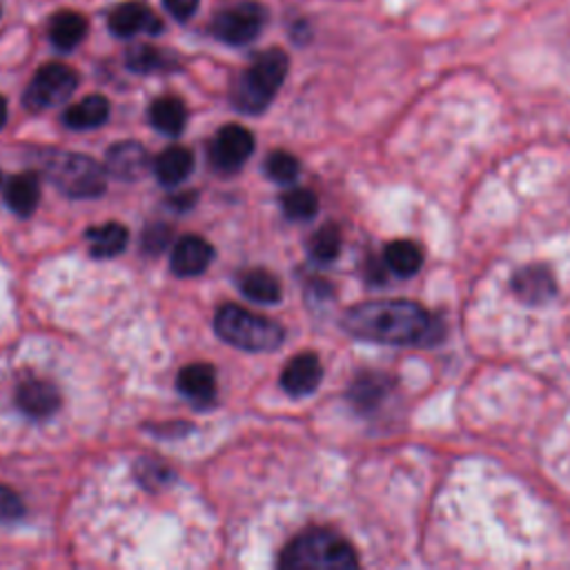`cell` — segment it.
Instances as JSON below:
<instances>
[{
    "label": "cell",
    "instance_id": "obj_26",
    "mask_svg": "<svg viewBox=\"0 0 570 570\" xmlns=\"http://www.w3.org/2000/svg\"><path fill=\"white\" fill-rule=\"evenodd\" d=\"M265 174L276 183H292L298 176V160L289 151L276 149L265 158Z\"/></svg>",
    "mask_w": 570,
    "mask_h": 570
},
{
    "label": "cell",
    "instance_id": "obj_12",
    "mask_svg": "<svg viewBox=\"0 0 570 570\" xmlns=\"http://www.w3.org/2000/svg\"><path fill=\"white\" fill-rule=\"evenodd\" d=\"M149 167L147 149L136 140H122L107 151L105 169L120 180H136Z\"/></svg>",
    "mask_w": 570,
    "mask_h": 570
},
{
    "label": "cell",
    "instance_id": "obj_4",
    "mask_svg": "<svg viewBox=\"0 0 570 570\" xmlns=\"http://www.w3.org/2000/svg\"><path fill=\"white\" fill-rule=\"evenodd\" d=\"M216 334L245 352H274L283 345L285 330L265 316L238 305H223L214 318Z\"/></svg>",
    "mask_w": 570,
    "mask_h": 570
},
{
    "label": "cell",
    "instance_id": "obj_8",
    "mask_svg": "<svg viewBox=\"0 0 570 570\" xmlns=\"http://www.w3.org/2000/svg\"><path fill=\"white\" fill-rule=\"evenodd\" d=\"M252 151H254V136L240 125H225L214 136V142L209 147V158L218 171L234 174L245 165Z\"/></svg>",
    "mask_w": 570,
    "mask_h": 570
},
{
    "label": "cell",
    "instance_id": "obj_6",
    "mask_svg": "<svg viewBox=\"0 0 570 570\" xmlns=\"http://www.w3.org/2000/svg\"><path fill=\"white\" fill-rule=\"evenodd\" d=\"M78 85V76L62 62H49L36 71L24 89V105L33 111L49 109L67 100Z\"/></svg>",
    "mask_w": 570,
    "mask_h": 570
},
{
    "label": "cell",
    "instance_id": "obj_33",
    "mask_svg": "<svg viewBox=\"0 0 570 570\" xmlns=\"http://www.w3.org/2000/svg\"><path fill=\"white\" fill-rule=\"evenodd\" d=\"M0 178H2V176H0Z\"/></svg>",
    "mask_w": 570,
    "mask_h": 570
},
{
    "label": "cell",
    "instance_id": "obj_18",
    "mask_svg": "<svg viewBox=\"0 0 570 570\" xmlns=\"http://www.w3.org/2000/svg\"><path fill=\"white\" fill-rule=\"evenodd\" d=\"M109 118V102L100 94H91L80 102L71 105L62 120L69 129H96Z\"/></svg>",
    "mask_w": 570,
    "mask_h": 570
},
{
    "label": "cell",
    "instance_id": "obj_31",
    "mask_svg": "<svg viewBox=\"0 0 570 570\" xmlns=\"http://www.w3.org/2000/svg\"><path fill=\"white\" fill-rule=\"evenodd\" d=\"M169 240V232L165 227H154V229H147L145 234V249L147 252H160Z\"/></svg>",
    "mask_w": 570,
    "mask_h": 570
},
{
    "label": "cell",
    "instance_id": "obj_16",
    "mask_svg": "<svg viewBox=\"0 0 570 570\" xmlns=\"http://www.w3.org/2000/svg\"><path fill=\"white\" fill-rule=\"evenodd\" d=\"M7 205L18 216H31L40 203V178L33 171L16 174L4 187Z\"/></svg>",
    "mask_w": 570,
    "mask_h": 570
},
{
    "label": "cell",
    "instance_id": "obj_25",
    "mask_svg": "<svg viewBox=\"0 0 570 570\" xmlns=\"http://www.w3.org/2000/svg\"><path fill=\"white\" fill-rule=\"evenodd\" d=\"M309 249H312V256L316 261H334L338 256V249H341V232L336 225H323L309 240Z\"/></svg>",
    "mask_w": 570,
    "mask_h": 570
},
{
    "label": "cell",
    "instance_id": "obj_27",
    "mask_svg": "<svg viewBox=\"0 0 570 570\" xmlns=\"http://www.w3.org/2000/svg\"><path fill=\"white\" fill-rule=\"evenodd\" d=\"M127 67L138 73H149L165 67V56L149 45H136L127 51Z\"/></svg>",
    "mask_w": 570,
    "mask_h": 570
},
{
    "label": "cell",
    "instance_id": "obj_17",
    "mask_svg": "<svg viewBox=\"0 0 570 570\" xmlns=\"http://www.w3.org/2000/svg\"><path fill=\"white\" fill-rule=\"evenodd\" d=\"M191 169H194V154L180 145L167 147L154 160V174L163 185L183 183L191 174Z\"/></svg>",
    "mask_w": 570,
    "mask_h": 570
},
{
    "label": "cell",
    "instance_id": "obj_15",
    "mask_svg": "<svg viewBox=\"0 0 570 570\" xmlns=\"http://www.w3.org/2000/svg\"><path fill=\"white\" fill-rule=\"evenodd\" d=\"M514 294L525 303H546L554 294L552 274L541 265H528L512 278Z\"/></svg>",
    "mask_w": 570,
    "mask_h": 570
},
{
    "label": "cell",
    "instance_id": "obj_28",
    "mask_svg": "<svg viewBox=\"0 0 570 570\" xmlns=\"http://www.w3.org/2000/svg\"><path fill=\"white\" fill-rule=\"evenodd\" d=\"M24 514V505L20 497L0 483V521H16Z\"/></svg>",
    "mask_w": 570,
    "mask_h": 570
},
{
    "label": "cell",
    "instance_id": "obj_32",
    "mask_svg": "<svg viewBox=\"0 0 570 570\" xmlns=\"http://www.w3.org/2000/svg\"><path fill=\"white\" fill-rule=\"evenodd\" d=\"M4 122H7V100L0 96V129L4 127Z\"/></svg>",
    "mask_w": 570,
    "mask_h": 570
},
{
    "label": "cell",
    "instance_id": "obj_5",
    "mask_svg": "<svg viewBox=\"0 0 570 570\" xmlns=\"http://www.w3.org/2000/svg\"><path fill=\"white\" fill-rule=\"evenodd\" d=\"M42 167L47 178L69 198H96L107 187V169L85 154L47 151Z\"/></svg>",
    "mask_w": 570,
    "mask_h": 570
},
{
    "label": "cell",
    "instance_id": "obj_30",
    "mask_svg": "<svg viewBox=\"0 0 570 570\" xmlns=\"http://www.w3.org/2000/svg\"><path fill=\"white\" fill-rule=\"evenodd\" d=\"M163 4L176 20H187L194 16L198 0H163Z\"/></svg>",
    "mask_w": 570,
    "mask_h": 570
},
{
    "label": "cell",
    "instance_id": "obj_1",
    "mask_svg": "<svg viewBox=\"0 0 570 570\" xmlns=\"http://www.w3.org/2000/svg\"><path fill=\"white\" fill-rule=\"evenodd\" d=\"M343 327L363 341L385 345H416L430 338L434 321L412 301H370L354 305L343 316Z\"/></svg>",
    "mask_w": 570,
    "mask_h": 570
},
{
    "label": "cell",
    "instance_id": "obj_9",
    "mask_svg": "<svg viewBox=\"0 0 570 570\" xmlns=\"http://www.w3.org/2000/svg\"><path fill=\"white\" fill-rule=\"evenodd\" d=\"M323 379V367L316 354H298L294 356L281 372V385L292 396L312 394Z\"/></svg>",
    "mask_w": 570,
    "mask_h": 570
},
{
    "label": "cell",
    "instance_id": "obj_7",
    "mask_svg": "<svg viewBox=\"0 0 570 570\" xmlns=\"http://www.w3.org/2000/svg\"><path fill=\"white\" fill-rule=\"evenodd\" d=\"M265 22V9L258 2H236L216 13L212 31L218 40L227 45H247L252 42Z\"/></svg>",
    "mask_w": 570,
    "mask_h": 570
},
{
    "label": "cell",
    "instance_id": "obj_19",
    "mask_svg": "<svg viewBox=\"0 0 570 570\" xmlns=\"http://www.w3.org/2000/svg\"><path fill=\"white\" fill-rule=\"evenodd\" d=\"M151 125L165 136H178L185 129L187 111L180 98L176 96H160L149 107Z\"/></svg>",
    "mask_w": 570,
    "mask_h": 570
},
{
    "label": "cell",
    "instance_id": "obj_2",
    "mask_svg": "<svg viewBox=\"0 0 570 570\" xmlns=\"http://www.w3.org/2000/svg\"><path fill=\"white\" fill-rule=\"evenodd\" d=\"M285 570H350L358 566L354 548L330 530H309L296 537L281 554Z\"/></svg>",
    "mask_w": 570,
    "mask_h": 570
},
{
    "label": "cell",
    "instance_id": "obj_13",
    "mask_svg": "<svg viewBox=\"0 0 570 570\" xmlns=\"http://www.w3.org/2000/svg\"><path fill=\"white\" fill-rule=\"evenodd\" d=\"M160 20L142 2H122L109 13V29L120 38H131L140 31L158 33Z\"/></svg>",
    "mask_w": 570,
    "mask_h": 570
},
{
    "label": "cell",
    "instance_id": "obj_24",
    "mask_svg": "<svg viewBox=\"0 0 570 570\" xmlns=\"http://www.w3.org/2000/svg\"><path fill=\"white\" fill-rule=\"evenodd\" d=\"M281 205H283V212L287 218L309 220L318 209V198L314 191H309L305 187H296V189H289L283 194Z\"/></svg>",
    "mask_w": 570,
    "mask_h": 570
},
{
    "label": "cell",
    "instance_id": "obj_22",
    "mask_svg": "<svg viewBox=\"0 0 570 570\" xmlns=\"http://www.w3.org/2000/svg\"><path fill=\"white\" fill-rule=\"evenodd\" d=\"M87 238L91 245V254L96 258H111L127 247L129 234L120 223H105V225L91 227L87 232Z\"/></svg>",
    "mask_w": 570,
    "mask_h": 570
},
{
    "label": "cell",
    "instance_id": "obj_20",
    "mask_svg": "<svg viewBox=\"0 0 570 570\" xmlns=\"http://www.w3.org/2000/svg\"><path fill=\"white\" fill-rule=\"evenodd\" d=\"M383 261H385V267L392 274H396L401 278H407V276H414L421 269L423 252L412 240H392V243L385 245Z\"/></svg>",
    "mask_w": 570,
    "mask_h": 570
},
{
    "label": "cell",
    "instance_id": "obj_21",
    "mask_svg": "<svg viewBox=\"0 0 570 570\" xmlns=\"http://www.w3.org/2000/svg\"><path fill=\"white\" fill-rule=\"evenodd\" d=\"M85 33H87V20L76 11H60L49 22V38L62 51H69L76 45H80Z\"/></svg>",
    "mask_w": 570,
    "mask_h": 570
},
{
    "label": "cell",
    "instance_id": "obj_11",
    "mask_svg": "<svg viewBox=\"0 0 570 570\" xmlns=\"http://www.w3.org/2000/svg\"><path fill=\"white\" fill-rule=\"evenodd\" d=\"M16 401L24 414L33 419H45L58 410L60 394L56 385L45 379H27L18 385Z\"/></svg>",
    "mask_w": 570,
    "mask_h": 570
},
{
    "label": "cell",
    "instance_id": "obj_29",
    "mask_svg": "<svg viewBox=\"0 0 570 570\" xmlns=\"http://www.w3.org/2000/svg\"><path fill=\"white\" fill-rule=\"evenodd\" d=\"M383 387L379 385V379H361L354 387H352V396L358 405H365V403H372V399L381 396Z\"/></svg>",
    "mask_w": 570,
    "mask_h": 570
},
{
    "label": "cell",
    "instance_id": "obj_3",
    "mask_svg": "<svg viewBox=\"0 0 570 570\" xmlns=\"http://www.w3.org/2000/svg\"><path fill=\"white\" fill-rule=\"evenodd\" d=\"M287 73V56L281 49H267L238 76L232 89V102L245 114H261Z\"/></svg>",
    "mask_w": 570,
    "mask_h": 570
},
{
    "label": "cell",
    "instance_id": "obj_10",
    "mask_svg": "<svg viewBox=\"0 0 570 570\" xmlns=\"http://www.w3.org/2000/svg\"><path fill=\"white\" fill-rule=\"evenodd\" d=\"M214 258L212 245L200 236H183L171 249V272L176 276H198Z\"/></svg>",
    "mask_w": 570,
    "mask_h": 570
},
{
    "label": "cell",
    "instance_id": "obj_23",
    "mask_svg": "<svg viewBox=\"0 0 570 570\" xmlns=\"http://www.w3.org/2000/svg\"><path fill=\"white\" fill-rule=\"evenodd\" d=\"M240 292L256 303H276L281 301V283L267 269H249L238 281Z\"/></svg>",
    "mask_w": 570,
    "mask_h": 570
},
{
    "label": "cell",
    "instance_id": "obj_14",
    "mask_svg": "<svg viewBox=\"0 0 570 570\" xmlns=\"http://www.w3.org/2000/svg\"><path fill=\"white\" fill-rule=\"evenodd\" d=\"M176 385L194 403H209L216 394V372L209 363H191L178 372Z\"/></svg>",
    "mask_w": 570,
    "mask_h": 570
}]
</instances>
